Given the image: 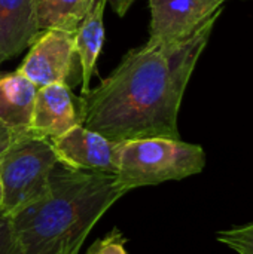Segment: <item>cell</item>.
I'll list each match as a JSON object with an SVG mask.
<instances>
[{"instance_id":"10","label":"cell","mask_w":253,"mask_h":254,"mask_svg":"<svg viewBox=\"0 0 253 254\" xmlns=\"http://www.w3.org/2000/svg\"><path fill=\"white\" fill-rule=\"evenodd\" d=\"M37 86L22 73L0 74V124L15 134L30 132Z\"/></svg>"},{"instance_id":"7","label":"cell","mask_w":253,"mask_h":254,"mask_svg":"<svg viewBox=\"0 0 253 254\" xmlns=\"http://www.w3.org/2000/svg\"><path fill=\"white\" fill-rule=\"evenodd\" d=\"M49 141L58 162L69 168L110 174L118 171L121 141H112L81 124Z\"/></svg>"},{"instance_id":"15","label":"cell","mask_w":253,"mask_h":254,"mask_svg":"<svg viewBox=\"0 0 253 254\" xmlns=\"http://www.w3.org/2000/svg\"><path fill=\"white\" fill-rule=\"evenodd\" d=\"M0 254H22L10 216L0 210Z\"/></svg>"},{"instance_id":"11","label":"cell","mask_w":253,"mask_h":254,"mask_svg":"<svg viewBox=\"0 0 253 254\" xmlns=\"http://www.w3.org/2000/svg\"><path fill=\"white\" fill-rule=\"evenodd\" d=\"M109 0H98L91 12L84 18L75 31V51L81 67V95L89 92L91 77L95 71L97 60L104 42V24L103 13Z\"/></svg>"},{"instance_id":"4","label":"cell","mask_w":253,"mask_h":254,"mask_svg":"<svg viewBox=\"0 0 253 254\" xmlns=\"http://www.w3.org/2000/svg\"><path fill=\"white\" fill-rule=\"evenodd\" d=\"M58 159L51 141L31 132L18 135L0 155L1 211L15 216L39 201L49 188Z\"/></svg>"},{"instance_id":"3","label":"cell","mask_w":253,"mask_h":254,"mask_svg":"<svg viewBox=\"0 0 253 254\" xmlns=\"http://www.w3.org/2000/svg\"><path fill=\"white\" fill-rule=\"evenodd\" d=\"M206 167L201 146L180 138L148 137L119 143L116 180L125 192L200 174Z\"/></svg>"},{"instance_id":"19","label":"cell","mask_w":253,"mask_h":254,"mask_svg":"<svg viewBox=\"0 0 253 254\" xmlns=\"http://www.w3.org/2000/svg\"><path fill=\"white\" fill-rule=\"evenodd\" d=\"M67 254H79V253H76V252H73V253H67Z\"/></svg>"},{"instance_id":"17","label":"cell","mask_w":253,"mask_h":254,"mask_svg":"<svg viewBox=\"0 0 253 254\" xmlns=\"http://www.w3.org/2000/svg\"><path fill=\"white\" fill-rule=\"evenodd\" d=\"M109 1H110L113 10H115L119 16H124V15L128 12V9L133 6V3H134L136 0H109Z\"/></svg>"},{"instance_id":"5","label":"cell","mask_w":253,"mask_h":254,"mask_svg":"<svg viewBox=\"0 0 253 254\" xmlns=\"http://www.w3.org/2000/svg\"><path fill=\"white\" fill-rule=\"evenodd\" d=\"M76 58L75 33L43 30L31 42L18 71L37 88L52 83H67L73 76Z\"/></svg>"},{"instance_id":"9","label":"cell","mask_w":253,"mask_h":254,"mask_svg":"<svg viewBox=\"0 0 253 254\" xmlns=\"http://www.w3.org/2000/svg\"><path fill=\"white\" fill-rule=\"evenodd\" d=\"M39 34L34 0H0V61L21 54Z\"/></svg>"},{"instance_id":"16","label":"cell","mask_w":253,"mask_h":254,"mask_svg":"<svg viewBox=\"0 0 253 254\" xmlns=\"http://www.w3.org/2000/svg\"><path fill=\"white\" fill-rule=\"evenodd\" d=\"M22 135V134H21ZM18 137V134H15L13 131H10L9 128H6L3 124H0V155L12 144V141Z\"/></svg>"},{"instance_id":"8","label":"cell","mask_w":253,"mask_h":254,"mask_svg":"<svg viewBox=\"0 0 253 254\" xmlns=\"http://www.w3.org/2000/svg\"><path fill=\"white\" fill-rule=\"evenodd\" d=\"M81 124L78 100L67 83L37 88L30 132L52 140Z\"/></svg>"},{"instance_id":"12","label":"cell","mask_w":253,"mask_h":254,"mask_svg":"<svg viewBox=\"0 0 253 254\" xmlns=\"http://www.w3.org/2000/svg\"><path fill=\"white\" fill-rule=\"evenodd\" d=\"M98 0H34L39 31L63 30L75 33Z\"/></svg>"},{"instance_id":"20","label":"cell","mask_w":253,"mask_h":254,"mask_svg":"<svg viewBox=\"0 0 253 254\" xmlns=\"http://www.w3.org/2000/svg\"><path fill=\"white\" fill-rule=\"evenodd\" d=\"M0 64H1V61H0Z\"/></svg>"},{"instance_id":"1","label":"cell","mask_w":253,"mask_h":254,"mask_svg":"<svg viewBox=\"0 0 253 254\" xmlns=\"http://www.w3.org/2000/svg\"><path fill=\"white\" fill-rule=\"evenodd\" d=\"M221 13L185 39L127 52L97 88L78 98L81 125L112 141L180 138L182 98Z\"/></svg>"},{"instance_id":"6","label":"cell","mask_w":253,"mask_h":254,"mask_svg":"<svg viewBox=\"0 0 253 254\" xmlns=\"http://www.w3.org/2000/svg\"><path fill=\"white\" fill-rule=\"evenodd\" d=\"M227 0H149L151 25L148 45L170 43L195 33Z\"/></svg>"},{"instance_id":"14","label":"cell","mask_w":253,"mask_h":254,"mask_svg":"<svg viewBox=\"0 0 253 254\" xmlns=\"http://www.w3.org/2000/svg\"><path fill=\"white\" fill-rule=\"evenodd\" d=\"M86 254H128L125 250V237L113 229L109 235L94 243Z\"/></svg>"},{"instance_id":"13","label":"cell","mask_w":253,"mask_h":254,"mask_svg":"<svg viewBox=\"0 0 253 254\" xmlns=\"http://www.w3.org/2000/svg\"><path fill=\"white\" fill-rule=\"evenodd\" d=\"M216 240L237 254H253V222L219 231Z\"/></svg>"},{"instance_id":"18","label":"cell","mask_w":253,"mask_h":254,"mask_svg":"<svg viewBox=\"0 0 253 254\" xmlns=\"http://www.w3.org/2000/svg\"><path fill=\"white\" fill-rule=\"evenodd\" d=\"M1 198H3V192H1V183H0V208H1Z\"/></svg>"},{"instance_id":"2","label":"cell","mask_w":253,"mask_h":254,"mask_svg":"<svg viewBox=\"0 0 253 254\" xmlns=\"http://www.w3.org/2000/svg\"><path fill=\"white\" fill-rule=\"evenodd\" d=\"M125 193L116 174L58 162L48 192L10 217L22 254L79 253L89 231Z\"/></svg>"}]
</instances>
